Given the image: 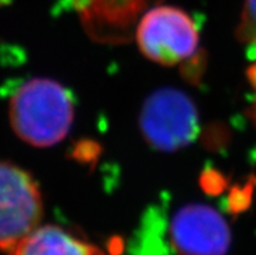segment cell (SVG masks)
I'll list each match as a JSON object with an SVG mask.
<instances>
[{"instance_id":"obj_1","label":"cell","mask_w":256,"mask_h":255,"mask_svg":"<svg viewBox=\"0 0 256 255\" xmlns=\"http://www.w3.org/2000/svg\"><path fill=\"white\" fill-rule=\"evenodd\" d=\"M74 115L70 93L50 78H32L10 102V121L20 138L34 147H50L66 137Z\"/></svg>"},{"instance_id":"obj_2","label":"cell","mask_w":256,"mask_h":255,"mask_svg":"<svg viewBox=\"0 0 256 255\" xmlns=\"http://www.w3.org/2000/svg\"><path fill=\"white\" fill-rule=\"evenodd\" d=\"M42 195L22 168L0 162V251L10 254L39 226Z\"/></svg>"},{"instance_id":"obj_3","label":"cell","mask_w":256,"mask_h":255,"mask_svg":"<svg viewBox=\"0 0 256 255\" xmlns=\"http://www.w3.org/2000/svg\"><path fill=\"white\" fill-rule=\"evenodd\" d=\"M136 36L143 55L158 64H180L198 49L199 34L194 20L176 7L147 11L136 26Z\"/></svg>"},{"instance_id":"obj_4","label":"cell","mask_w":256,"mask_h":255,"mask_svg":"<svg viewBox=\"0 0 256 255\" xmlns=\"http://www.w3.org/2000/svg\"><path fill=\"white\" fill-rule=\"evenodd\" d=\"M198 126V112L192 99L173 89L152 94L140 113L143 136L152 147L162 151H173L192 143Z\"/></svg>"},{"instance_id":"obj_5","label":"cell","mask_w":256,"mask_h":255,"mask_svg":"<svg viewBox=\"0 0 256 255\" xmlns=\"http://www.w3.org/2000/svg\"><path fill=\"white\" fill-rule=\"evenodd\" d=\"M169 236L178 255H225L232 239L221 213L200 203L188 204L176 212Z\"/></svg>"},{"instance_id":"obj_6","label":"cell","mask_w":256,"mask_h":255,"mask_svg":"<svg viewBox=\"0 0 256 255\" xmlns=\"http://www.w3.org/2000/svg\"><path fill=\"white\" fill-rule=\"evenodd\" d=\"M8 255H107L62 226H38Z\"/></svg>"},{"instance_id":"obj_7","label":"cell","mask_w":256,"mask_h":255,"mask_svg":"<svg viewBox=\"0 0 256 255\" xmlns=\"http://www.w3.org/2000/svg\"><path fill=\"white\" fill-rule=\"evenodd\" d=\"M82 13L84 24L92 33L125 29L132 26L144 8L154 0H73Z\"/></svg>"},{"instance_id":"obj_8","label":"cell","mask_w":256,"mask_h":255,"mask_svg":"<svg viewBox=\"0 0 256 255\" xmlns=\"http://www.w3.org/2000/svg\"><path fill=\"white\" fill-rule=\"evenodd\" d=\"M237 38L240 43L248 46L251 52H256V0H244Z\"/></svg>"},{"instance_id":"obj_9","label":"cell","mask_w":256,"mask_h":255,"mask_svg":"<svg viewBox=\"0 0 256 255\" xmlns=\"http://www.w3.org/2000/svg\"><path fill=\"white\" fill-rule=\"evenodd\" d=\"M247 75H248V80H250L251 85L255 87V90H256V64H254L252 67L248 69Z\"/></svg>"},{"instance_id":"obj_10","label":"cell","mask_w":256,"mask_h":255,"mask_svg":"<svg viewBox=\"0 0 256 255\" xmlns=\"http://www.w3.org/2000/svg\"><path fill=\"white\" fill-rule=\"evenodd\" d=\"M251 117H252L254 123H255V125H256V103L254 104V107L251 108Z\"/></svg>"}]
</instances>
